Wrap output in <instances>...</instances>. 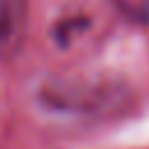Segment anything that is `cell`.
Listing matches in <instances>:
<instances>
[{
	"instance_id": "obj_1",
	"label": "cell",
	"mask_w": 149,
	"mask_h": 149,
	"mask_svg": "<svg viewBox=\"0 0 149 149\" xmlns=\"http://www.w3.org/2000/svg\"><path fill=\"white\" fill-rule=\"evenodd\" d=\"M37 107L68 121H107L133 107L126 81L105 74H51L35 88Z\"/></svg>"
},
{
	"instance_id": "obj_2",
	"label": "cell",
	"mask_w": 149,
	"mask_h": 149,
	"mask_svg": "<svg viewBox=\"0 0 149 149\" xmlns=\"http://www.w3.org/2000/svg\"><path fill=\"white\" fill-rule=\"evenodd\" d=\"M30 0H0V61L21 54L28 37Z\"/></svg>"
}]
</instances>
